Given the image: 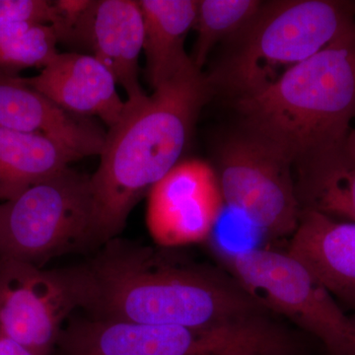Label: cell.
Returning a JSON list of instances; mask_svg holds the SVG:
<instances>
[{"label":"cell","instance_id":"obj_1","mask_svg":"<svg viewBox=\"0 0 355 355\" xmlns=\"http://www.w3.org/2000/svg\"><path fill=\"white\" fill-rule=\"evenodd\" d=\"M76 272L91 317L203 329L275 315L233 277L116 239Z\"/></svg>","mask_w":355,"mask_h":355},{"label":"cell","instance_id":"obj_2","mask_svg":"<svg viewBox=\"0 0 355 355\" xmlns=\"http://www.w3.org/2000/svg\"><path fill=\"white\" fill-rule=\"evenodd\" d=\"M211 91L191 64L153 95L125 101L90 178L95 241L116 239L142 195L180 162Z\"/></svg>","mask_w":355,"mask_h":355},{"label":"cell","instance_id":"obj_3","mask_svg":"<svg viewBox=\"0 0 355 355\" xmlns=\"http://www.w3.org/2000/svg\"><path fill=\"white\" fill-rule=\"evenodd\" d=\"M236 107L245 132L293 166L343 149L355 119V24Z\"/></svg>","mask_w":355,"mask_h":355},{"label":"cell","instance_id":"obj_4","mask_svg":"<svg viewBox=\"0 0 355 355\" xmlns=\"http://www.w3.org/2000/svg\"><path fill=\"white\" fill-rule=\"evenodd\" d=\"M345 2L282 0L263 3L253 20L229 40V50L209 76L236 99L254 94L316 55L355 24Z\"/></svg>","mask_w":355,"mask_h":355},{"label":"cell","instance_id":"obj_5","mask_svg":"<svg viewBox=\"0 0 355 355\" xmlns=\"http://www.w3.org/2000/svg\"><path fill=\"white\" fill-rule=\"evenodd\" d=\"M93 241L90 178L69 167L0 202V260L43 268Z\"/></svg>","mask_w":355,"mask_h":355},{"label":"cell","instance_id":"obj_6","mask_svg":"<svg viewBox=\"0 0 355 355\" xmlns=\"http://www.w3.org/2000/svg\"><path fill=\"white\" fill-rule=\"evenodd\" d=\"M229 270L250 294L314 336L328 355H355V324L330 292L287 253L272 249L222 254Z\"/></svg>","mask_w":355,"mask_h":355},{"label":"cell","instance_id":"obj_7","mask_svg":"<svg viewBox=\"0 0 355 355\" xmlns=\"http://www.w3.org/2000/svg\"><path fill=\"white\" fill-rule=\"evenodd\" d=\"M292 167L291 159L250 133L229 137L216 171L225 205L270 237L291 236L301 214Z\"/></svg>","mask_w":355,"mask_h":355},{"label":"cell","instance_id":"obj_8","mask_svg":"<svg viewBox=\"0 0 355 355\" xmlns=\"http://www.w3.org/2000/svg\"><path fill=\"white\" fill-rule=\"evenodd\" d=\"M80 308L74 268L44 270L0 260V334L37 355H51L65 320Z\"/></svg>","mask_w":355,"mask_h":355},{"label":"cell","instance_id":"obj_9","mask_svg":"<svg viewBox=\"0 0 355 355\" xmlns=\"http://www.w3.org/2000/svg\"><path fill=\"white\" fill-rule=\"evenodd\" d=\"M148 193L147 228L165 249L209 240L225 205L216 170L200 159L180 161Z\"/></svg>","mask_w":355,"mask_h":355},{"label":"cell","instance_id":"obj_10","mask_svg":"<svg viewBox=\"0 0 355 355\" xmlns=\"http://www.w3.org/2000/svg\"><path fill=\"white\" fill-rule=\"evenodd\" d=\"M202 329L86 317L70 320L51 355H203Z\"/></svg>","mask_w":355,"mask_h":355},{"label":"cell","instance_id":"obj_11","mask_svg":"<svg viewBox=\"0 0 355 355\" xmlns=\"http://www.w3.org/2000/svg\"><path fill=\"white\" fill-rule=\"evenodd\" d=\"M144 34L139 1L97 0L76 23L69 41L85 44L127 91L128 100H133L146 95L139 80Z\"/></svg>","mask_w":355,"mask_h":355},{"label":"cell","instance_id":"obj_12","mask_svg":"<svg viewBox=\"0 0 355 355\" xmlns=\"http://www.w3.org/2000/svg\"><path fill=\"white\" fill-rule=\"evenodd\" d=\"M0 128L44 135L79 159L100 155L106 133L89 118L65 111L28 85L23 77L0 73Z\"/></svg>","mask_w":355,"mask_h":355},{"label":"cell","instance_id":"obj_13","mask_svg":"<svg viewBox=\"0 0 355 355\" xmlns=\"http://www.w3.org/2000/svg\"><path fill=\"white\" fill-rule=\"evenodd\" d=\"M23 80L65 111L84 118L98 116L109 128L125 111L113 74L91 55L58 53L39 76Z\"/></svg>","mask_w":355,"mask_h":355},{"label":"cell","instance_id":"obj_14","mask_svg":"<svg viewBox=\"0 0 355 355\" xmlns=\"http://www.w3.org/2000/svg\"><path fill=\"white\" fill-rule=\"evenodd\" d=\"M286 253L331 295L355 308V223L301 209Z\"/></svg>","mask_w":355,"mask_h":355},{"label":"cell","instance_id":"obj_15","mask_svg":"<svg viewBox=\"0 0 355 355\" xmlns=\"http://www.w3.org/2000/svg\"><path fill=\"white\" fill-rule=\"evenodd\" d=\"M146 77L154 90L193 64L184 41L197 18L196 0H141Z\"/></svg>","mask_w":355,"mask_h":355},{"label":"cell","instance_id":"obj_16","mask_svg":"<svg viewBox=\"0 0 355 355\" xmlns=\"http://www.w3.org/2000/svg\"><path fill=\"white\" fill-rule=\"evenodd\" d=\"M79 160L44 135L0 128V202L17 197Z\"/></svg>","mask_w":355,"mask_h":355},{"label":"cell","instance_id":"obj_17","mask_svg":"<svg viewBox=\"0 0 355 355\" xmlns=\"http://www.w3.org/2000/svg\"><path fill=\"white\" fill-rule=\"evenodd\" d=\"M296 168L301 209L355 223V162L345 147Z\"/></svg>","mask_w":355,"mask_h":355},{"label":"cell","instance_id":"obj_18","mask_svg":"<svg viewBox=\"0 0 355 355\" xmlns=\"http://www.w3.org/2000/svg\"><path fill=\"white\" fill-rule=\"evenodd\" d=\"M263 3L257 0L198 1L193 25L197 30V40L191 55L195 67L202 70L214 46L239 34L254 19Z\"/></svg>","mask_w":355,"mask_h":355},{"label":"cell","instance_id":"obj_19","mask_svg":"<svg viewBox=\"0 0 355 355\" xmlns=\"http://www.w3.org/2000/svg\"><path fill=\"white\" fill-rule=\"evenodd\" d=\"M58 37L48 25L12 24L0 27V73L46 67L58 55Z\"/></svg>","mask_w":355,"mask_h":355},{"label":"cell","instance_id":"obj_20","mask_svg":"<svg viewBox=\"0 0 355 355\" xmlns=\"http://www.w3.org/2000/svg\"><path fill=\"white\" fill-rule=\"evenodd\" d=\"M12 24L51 26L58 35L62 18L55 1L0 0V27Z\"/></svg>","mask_w":355,"mask_h":355},{"label":"cell","instance_id":"obj_21","mask_svg":"<svg viewBox=\"0 0 355 355\" xmlns=\"http://www.w3.org/2000/svg\"><path fill=\"white\" fill-rule=\"evenodd\" d=\"M0 355H37L7 336L0 334Z\"/></svg>","mask_w":355,"mask_h":355},{"label":"cell","instance_id":"obj_22","mask_svg":"<svg viewBox=\"0 0 355 355\" xmlns=\"http://www.w3.org/2000/svg\"><path fill=\"white\" fill-rule=\"evenodd\" d=\"M345 153L355 162V130H352L345 144Z\"/></svg>","mask_w":355,"mask_h":355},{"label":"cell","instance_id":"obj_23","mask_svg":"<svg viewBox=\"0 0 355 355\" xmlns=\"http://www.w3.org/2000/svg\"><path fill=\"white\" fill-rule=\"evenodd\" d=\"M352 322H354V324H355V315L354 316L352 317Z\"/></svg>","mask_w":355,"mask_h":355}]
</instances>
